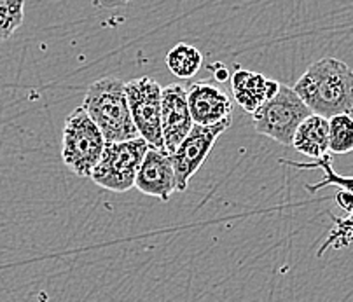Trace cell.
Returning <instances> with one entry per match:
<instances>
[{
    "instance_id": "1",
    "label": "cell",
    "mask_w": 353,
    "mask_h": 302,
    "mask_svg": "<svg viewBox=\"0 0 353 302\" xmlns=\"http://www.w3.org/2000/svg\"><path fill=\"white\" fill-rule=\"evenodd\" d=\"M294 91L313 114L327 119L339 114L353 116V70L338 58L325 57L310 65Z\"/></svg>"
},
{
    "instance_id": "2",
    "label": "cell",
    "mask_w": 353,
    "mask_h": 302,
    "mask_svg": "<svg viewBox=\"0 0 353 302\" xmlns=\"http://www.w3.org/2000/svg\"><path fill=\"white\" fill-rule=\"evenodd\" d=\"M83 108L100 128L107 142L139 139L126 98V82L117 77H102L86 91Z\"/></svg>"
},
{
    "instance_id": "3",
    "label": "cell",
    "mask_w": 353,
    "mask_h": 302,
    "mask_svg": "<svg viewBox=\"0 0 353 302\" xmlns=\"http://www.w3.org/2000/svg\"><path fill=\"white\" fill-rule=\"evenodd\" d=\"M105 137L93 123L83 105L74 108L63 126L61 159L74 175L91 179V173L102 159Z\"/></svg>"
},
{
    "instance_id": "4",
    "label": "cell",
    "mask_w": 353,
    "mask_h": 302,
    "mask_svg": "<svg viewBox=\"0 0 353 302\" xmlns=\"http://www.w3.org/2000/svg\"><path fill=\"white\" fill-rule=\"evenodd\" d=\"M308 105L294 91V88L280 84L279 93L261 105L252 114L254 128L259 134L282 145H292L297 128L308 116H312Z\"/></svg>"
},
{
    "instance_id": "5",
    "label": "cell",
    "mask_w": 353,
    "mask_h": 302,
    "mask_svg": "<svg viewBox=\"0 0 353 302\" xmlns=\"http://www.w3.org/2000/svg\"><path fill=\"white\" fill-rule=\"evenodd\" d=\"M149 147L142 137L124 142H105L102 159L91 173V180L110 192H128L135 187L137 173Z\"/></svg>"
},
{
    "instance_id": "6",
    "label": "cell",
    "mask_w": 353,
    "mask_h": 302,
    "mask_svg": "<svg viewBox=\"0 0 353 302\" xmlns=\"http://www.w3.org/2000/svg\"><path fill=\"white\" fill-rule=\"evenodd\" d=\"M161 91L152 77H139L126 82V98L139 134L150 147L165 149L161 128Z\"/></svg>"
},
{
    "instance_id": "7",
    "label": "cell",
    "mask_w": 353,
    "mask_h": 302,
    "mask_svg": "<svg viewBox=\"0 0 353 302\" xmlns=\"http://www.w3.org/2000/svg\"><path fill=\"white\" fill-rule=\"evenodd\" d=\"M231 126V119H225L222 123L212 124V126H201L194 124L184 139V142L176 147L172 157L173 170H175L176 190L184 192L188 189L189 180L194 177V173L201 168V164L207 161L208 154L214 149L215 142L222 133Z\"/></svg>"
},
{
    "instance_id": "8",
    "label": "cell",
    "mask_w": 353,
    "mask_h": 302,
    "mask_svg": "<svg viewBox=\"0 0 353 302\" xmlns=\"http://www.w3.org/2000/svg\"><path fill=\"white\" fill-rule=\"evenodd\" d=\"M194 121L188 103V90L181 84H170L161 91V128L165 149L173 154L184 142Z\"/></svg>"
},
{
    "instance_id": "9",
    "label": "cell",
    "mask_w": 353,
    "mask_h": 302,
    "mask_svg": "<svg viewBox=\"0 0 353 302\" xmlns=\"http://www.w3.org/2000/svg\"><path fill=\"white\" fill-rule=\"evenodd\" d=\"M135 187L145 196L168 201L176 190V179L172 157L166 150L149 147L137 173Z\"/></svg>"
},
{
    "instance_id": "10",
    "label": "cell",
    "mask_w": 353,
    "mask_h": 302,
    "mask_svg": "<svg viewBox=\"0 0 353 302\" xmlns=\"http://www.w3.org/2000/svg\"><path fill=\"white\" fill-rule=\"evenodd\" d=\"M188 103L194 124L212 126L231 119L233 100L212 81H198L188 90Z\"/></svg>"
},
{
    "instance_id": "11",
    "label": "cell",
    "mask_w": 353,
    "mask_h": 302,
    "mask_svg": "<svg viewBox=\"0 0 353 302\" xmlns=\"http://www.w3.org/2000/svg\"><path fill=\"white\" fill-rule=\"evenodd\" d=\"M230 82L234 101L248 114L256 112L261 105L266 103L280 90V82L271 81L259 72L245 70L238 65L231 74Z\"/></svg>"
},
{
    "instance_id": "12",
    "label": "cell",
    "mask_w": 353,
    "mask_h": 302,
    "mask_svg": "<svg viewBox=\"0 0 353 302\" xmlns=\"http://www.w3.org/2000/svg\"><path fill=\"white\" fill-rule=\"evenodd\" d=\"M292 147L315 161L329 154V119L319 114L306 117L294 134Z\"/></svg>"
},
{
    "instance_id": "13",
    "label": "cell",
    "mask_w": 353,
    "mask_h": 302,
    "mask_svg": "<svg viewBox=\"0 0 353 302\" xmlns=\"http://www.w3.org/2000/svg\"><path fill=\"white\" fill-rule=\"evenodd\" d=\"M170 72L179 79H191L203 67V54L188 42H179L166 54Z\"/></svg>"
},
{
    "instance_id": "14",
    "label": "cell",
    "mask_w": 353,
    "mask_h": 302,
    "mask_svg": "<svg viewBox=\"0 0 353 302\" xmlns=\"http://www.w3.org/2000/svg\"><path fill=\"white\" fill-rule=\"evenodd\" d=\"M353 150V116L339 114L329 119V152L348 154Z\"/></svg>"
},
{
    "instance_id": "15",
    "label": "cell",
    "mask_w": 353,
    "mask_h": 302,
    "mask_svg": "<svg viewBox=\"0 0 353 302\" xmlns=\"http://www.w3.org/2000/svg\"><path fill=\"white\" fill-rule=\"evenodd\" d=\"M25 19V0H0V42L14 35Z\"/></svg>"
},
{
    "instance_id": "16",
    "label": "cell",
    "mask_w": 353,
    "mask_h": 302,
    "mask_svg": "<svg viewBox=\"0 0 353 302\" xmlns=\"http://www.w3.org/2000/svg\"><path fill=\"white\" fill-rule=\"evenodd\" d=\"M208 70L214 74L215 81H217V82H225V81H230V79H231L230 68L225 67L224 63H212L210 67H208Z\"/></svg>"
},
{
    "instance_id": "17",
    "label": "cell",
    "mask_w": 353,
    "mask_h": 302,
    "mask_svg": "<svg viewBox=\"0 0 353 302\" xmlns=\"http://www.w3.org/2000/svg\"><path fill=\"white\" fill-rule=\"evenodd\" d=\"M130 2H132V0H103L102 4H100V8H105V9L119 8V6L130 4Z\"/></svg>"
},
{
    "instance_id": "18",
    "label": "cell",
    "mask_w": 353,
    "mask_h": 302,
    "mask_svg": "<svg viewBox=\"0 0 353 302\" xmlns=\"http://www.w3.org/2000/svg\"><path fill=\"white\" fill-rule=\"evenodd\" d=\"M91 2H93L94 6H98V8H100V4H102L103 0H91Z\"/></svg>"
},
{
    "instance_id": "19",
    "label": "cell",
    "mask_w": 353,
    "mask_h": 302,
    "mask_svg": "<svg viewBox=\"0 0 353 302\" xmlns=\"http://www.w3.org/2000/svg\"><path fill=\"white\" fill-rule=\"evenodd\" d=\"M346 228H353V221H348V222H346Z\"/></svg>"
}]
</instances>
